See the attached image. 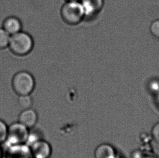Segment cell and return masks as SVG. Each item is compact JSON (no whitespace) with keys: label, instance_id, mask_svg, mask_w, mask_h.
<instances>
[{"label":"cell","instance_id":"cell-13","mask_svg":"<svg viewBox=\"0 0 159 158\" xmlns=\"http://www.w3.org/2000/svg\"><path fill=\"white\" fill-rule=\"evenodd\" d=\"M8 133V127L3 121L0 120V143L6 141Z\"/></svg>","mask_w":159,"mask_h":158},{"label":"cell","instance_id":"cell-19","mask_svg":"<svg viewBox=\"0 0 159 158\" xmlns=\"http://www.w3.org/2000/svg\"><path fill=\"white\" fill-rule=\"evenodd\" d=\"M157 100H158V103L159 104V93H158V96H157Z\"/></svg>","mask_w":159,"mask_h":158},{"label":"cell","instance_id":"cell-7","mask_svg":"<svg viewBox=\"0 0 159 158\" xmlns=\"http://www.w3.org/2000/svg\"><path fill=\"white\" fill-rule=\"evenodd\" d=\"M6 158H33L30 146L26 143L9 146Z\"/></svg>","mask_w":159,"mask_h":158},{"label":"cell","instance_id":"cell-14","mask_svg":"<svg viewBox=\"0 0 159 158\" xmlns=\"http://www.w3.org/2000/svg\"><path fill=\"white\" fill-rule=\"evenodd\" d=\"M149 30L153 37L159 40V19L152 22L149 27Z\"/></svg>","mask_w":159,"mask_h":158},{"label":"cell","instance_id":"cell-9","mask_svg":"<svg viewBox=\"0 0 159 158\" xmlns=\"http://www.w3.org/2000/svg\"><path fill=\"white\" fill-rule=\"evenodd\" d=\"M22 28V24L21 20L15 16L7 17L2 24V28L11 35L21 32Z\"/></svg>","mask_w":159,"mask_h":158},{"label":"cell","instance_id":"cell-3","mask_svg":"<svg viewBox=\"0 0 159 158\" xmlns=\"http://www.w3.org/2000/svg\"><path fill=\"white\" fill-rule=\"evenodd\" d=\"M12 87L19 95H30L35 86L34 77L27 71H20L12 79Z\"/></svg>","mask_w":159,"mask_h":158},{"label":"cell","instance_id":"cell-17","mask_svg":"<svg viewBox=\"0 0 159 158\" xmlns=\"http://www.w3.org/2000/svg\"><path fill=\"white\" fill-rule=\"evenodd\" d=\"M65 2H68V1H80V0H64Z\"/></svg>","mask_w":159,"mask_h":158},{"label":"cell","instance_id":"cell-5","mask_svg":"<svg viewBox=\"0 0 159 158\" xmlns=\"http://www.w3.org/2000/svg\"><path fill=\"white\" fill-rule=\"evenodd\" d=\"M33 158H50L52 154V148L50 143L39 139L29 146Z\"/></svg>","mask_w":159,"mask_h":158},{"label":"cell","instance_id":"cell-4","mask_svg":"<svg viewBox=\"0 0 159 158\" xmlns=\"http://www.w3.org/2000/svg\"><path fill=\"white\" fill-rule=\"evenodd\" d=\"M27 127L20 122L11 124L8 127L7 143L9 146L26 143L30 132Z\"/></svg>","mask_w":159,"mask_h":158},{"label":"cell","instance_id":"cell-2","mask_svg":"<svg viewBox=\"0 0 159 158\" xmlns=\"http://www.w3.org/2000/svg\"><path fill=\"white\" fill-rule=\"evenodd\" d=\"M8 47L11 51L16 55L26 56L32 50L34 40L30 34L21 31L11 35Z\"/></svg>","mask_w":159,"mask_h":158},{"label":"cell","instance_id":"cell-16","mask_svg":"<svg viewBox=\"0 0 159 158\" xmlns=\"http://www.w3.org/2000/svg\"><path fill=\"white\" fill-rule=\"evenodd\" d=\"M140 158H159V156L152 155V154H146V155H142L140 156Z\"/></svg>","mask_w":159,"mask_h":158},{"label":"cell","instance_id":"cell-10","mask_svg":"<svg viewBox=\"0 0 159 158\" xmlns=\"http://www.w3.org/2000/svg\"><path fill=\"white\" fill-rule=\"evenodd\" d=\"M95 158H116V151L109 143H102L97 146L94 153Z\"/></svg>","mask_w":159,"mask_h":158},{"label":"cell","instance_id":"cell-18","mask_svg":"<svg viewBox=\"0 0 159 158\" xmlns=\"http://www.w3.org/2000/svg\"><path fill=\"white\" fill-rule=\"evenodd\" d=\"M2 149L0 147V158H2Z\"/></svg>","mask_w":159,"mask_h":158},{"label":"cell","instance_id":"cell-6","mask_svg":"<svg viewBox=\"0 0 159 158\" xmlns=\"http://www.w3.org/2000/svg\"><path fill=\"white\" fill-rule=\"evenodd\" d=\"M84 9L85 18H92L97 16L103 8L104 0H80Z\"/></svg>","mask_w":159,"mask_h":158},{"label":"cell","instance_id":"cell-15","mask_svg":"<svg viewBox=\"0 0 159 158\" xmlns=\"http://www.w3.org/2000/svg\"><path fill=\"white\" fill-rule=\"evenodd\" d=\"M151 134L155 143L159 144V122L153 126L151 130Z\"/></svg>","mask_w":159,"mask_h":158},{"label":"cell","instance_id":"cell-8","mask_svg":"<svg viewBox=\"0 0 159 158\" xmlns=\"http://www.w3.org/2000/svg\"><path fill=\"white\" fill-rule=\"evenodd\" d=\"M38 119V116L37 112L30 108L23 110L20 114L19 122L30 129L34 127L37 123Z\"/></svg>","mask_w":159,"mask_h":158},{"label":"cell","instance_id":"cell-12","mask_svg":"<svg viewBox=\"0 0 159 158\" xmlns=\"http://www.w3.org/2000/svg\"><path fill=\"white\" fill-rule=\"evenodd\" d=\"M11 36L3 28H0V49L8 47Z\"/></svg>","mask_w":159,"mask_h":158},{"label":"cell","instance_id":"cell-1","mask_svg":"<svg viewBox=\"0 0 159 158\" xmlns=\"http://www.w3.org/2000/svg\"><path fill=\"white\" fill-rule=\"evenodd\" d=\"M60 17L63 22L69 26H76L85 19L84 9L80 1L65 2L60 9Z\"/></svg>","mask_w":159,"mask_h":158},{"label":"cell","instance_id":"cell-11","mask_svg":"<svg viewBox=\"0 0 159 158\" xmlns=\"http://www.w3.org/2000/svg\"><path fill=\"white\" fill-rule=\"evenodd\" d=\"M18 103L20 107L23 110L29 109L32 106L33 99L30 95H20L18 99Z\"/></svg>","mask_w":159,"mask_h":158}]
</instances>
